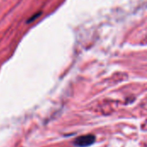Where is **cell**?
<instances>
[{
	"instance_id": "cell-1",
	"label": "cell",
	"mask_w": 147,
	"mask_h": 147,
	"mask_svg": "<svg viewBox=\"0 0 147 147\" xmlns=\"http://www.w3.org/2000/svg\"><path fill=\"white\" fill-rule=\"evenodd\" d=\"M96 140V137L93 134H87L80 136L74 140V145L78 147H86L92 145Z\"/></svg>"
}]
</instances>
